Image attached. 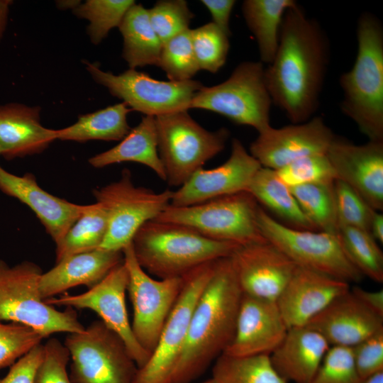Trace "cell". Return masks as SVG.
Returning <instances> with one entry per match:
<instances>
[{
    "instance_id": "obj_49",
    "label": "cell",
    "mask_w": 383,
    "mask_h": 383,
    "mask_svg": "<svg viewBox=\"0 0 383 383\" xmlns=\"http://www.w3.org/2000/svg\"><path fill=\"white\" fill-rule=\"evenodd\" d=\"M369 231L376 241L383 243V214L379 211L373 212Z\"/></svg>"
},
{
    "instance_id": "obj_23",
    "label": "cell",
    "mask_w": 383,
    "mask_h": 383,
    "mask_svg": "<svg viewBox=\"0 0 383 383\" xmlns=\"http://www.w3.org/2000/svg\"><path fill=\"white\" fill-rule=\"evenodd\" d=\"M0 190L28 206L55 244L62 240L85 207L47 192L38 185L32 174L18 176L1 165Z\"/></svg>"
},
{
    "instance_id": "obj_24",
    "label": "cell",
    "mask_w": 383,
    "mask_h": 383,
    "mask_svg": "<svg viewBox=\"0 0 383 383\" xmlns=\"http://www.w3.org/2000/svg\"><path fill=\"white\" fill-rule=\"evenodd\" d=\"M123 262L122 251L100 248L70 255L41 274L40 295L45 300L76 286L85 285L90 289Z\"/></svg>"
},
{
    "instance_id": "obj_48",
    "label": "cell",
    "mask_w": 383,
    "mask_h": 383,
    "mask_svg": "<svg viewBox=\"0 0 383 383\" xmlns=\"http://www.w3.org/2000/svg\"><path fill=\"white\" fill-rule=\"evenodd\" d=\"M353 294L369 309L383 317V290L368 291L355 286L350 288Z\"/></svg>"
},
{
    "instance_id": "obj_44",
    "label": "cell",
    "mask_w": 383,
    "mask_h": 383,
    "mask_svg": "<svg viewBox=\"0 0 383 383\" xmlns=\"http://www.w3.org/2000/svg\"><path fill=\"white\" fill-rule=\"evenodd\" d=\"M44 357L35 375V383H72L67 371L70 360L67 348L52 338L44 344Z\"/></svg>"
},
{
    "instance_id": "obj_41",
    "label": "cell",
    "mask_w": 383,
    "mask_h": 383,
    "mask_svg": "<svg viewBox=\"0 0 383 383\" xmlns=\"http://www.w3.org/2000/svg\"><path fill=\"white\" fill-rule=\"evenodd\" d=\"M333 187L339 228L349 226L370 233V221L375 210L345 182L335 179Z\"/></svg>"
},
{
    "instance_id": "obj_14",
    "label": "cell",
    "mask_w": 383,
    "mask_h": 383,
    "mask_svg": "<svg viewBox=\"0 0 383 383\" xmlns=\"http://www.w3.org/2000/svg\"><path fill=\"white\" fill-rule=\"evenodd\" d=\"M214 261L184 275L179 296L147 362L138 368L133 383H171L181 356L194 307L209 282Z\"/></svg>"
},
{
    "instance_id": "obj_4",
    "label": "cell",
    "mask_w": 383,
    "mask_h": 383,
    "mask_svg": "<svg viewBox=\"0 0 383 383\" xmlns=\"http://www.w3.org/2000/svg\"><path fill=\"white\" fill-rule=\"evenodd\" d=\"M137 262L159 279L182 277L209 262L231 257L240 245L204 237L182 224L151 220L133 238Z\"/></svg>"
},
{
    "instance_id": "obj_19",
    "label": "cell",
    "mask_w": 383,
    "mask_h": 383,
    "mask_svg": "<svg viewBox=\"0 0 383 383\" xmlns=\"http://www.w3.org/2000/svg\"><path fill=\"white\" fill-rule=\"evenodd\" d=\"M326 155L336 179L353 188L373 209H383V142L356 145L334 137Z\"/></svg>"
},
{
    "instance_id": "obj_7",
    "label": "cell",
    "mask_w": 383,
    "mask_h": 383,
    "mask_svg": "<svg viewBox=\"0 0 383 383\" xmlns=\"http://www.w3.org/2000/svg\"><path fill=\"white\" fill-rule=\"evenodd\" d=\"M258 206L244 191L192 206L170 204L154 220L187 226L209 239L243 246L267 241L256 221Z\"/></svg>"
},
{
    "instance_id": "obj_9",
    "label": "cell",
    "mask_w": 383,
    "mask_h": 383,
    "mask_svg": "<svg viewBox=\"0 0 383 383\" xmlns=\"http://www.w3.org/2000/svg\"><path fill=\"white\" fill-rule=\"evenodd\" d=\"M65 346L72 383H133L138 367L125 343L101 320L82 332L68 333Z\"/></svg>"
},
{
    "instance_id": "obj_47",
    "label": "cell",
    "mask_w": 383,
    "mask_h": 383,
    "mask_svg": "<svg viewBox=\"0 0 383 383\" xmlns=\"http://www.w3.org/2000/svg\"><path fill=\"white\" fill-rule=\"evenodd\" d=\"M201 2L210 12L213 20L212 23L230 38L231 35L229 28L230 16L236 1L201 0Z\"/></svg>"
},
{
    "instance_id": "obj_5",
    "label": "cell",
    "mask_w": 383,
    "mask_h": 383,
    "mask_svg": "<svg viewBox=\"0 0 383 383\" xmlns=\"http://www.w3.org/2000/svg\"><path fill=\"white\" fill-rule=\"evenodd\" d=\"M41 269L30 261L11 267L0 260V321L28 326L43 338L55 333H80L84 326L71 307L61 311L40 295Z\"/></svg>"
},
{
    "instance_id": "obj_1",
    "label": "cell",
    "mask_w": 383,
    "mask_h": 383,
    "mask_svg": "<svg viewBox=\"0 0 383 383\" xmlns=\"http://www.w3.org/2000/svg\"><path fill=\"white\" fill-rule=\"evenodd\" d=\"M328 62V40L318 21L298 4L289 8L265 81L272 104L292 123L306 122L316 111Z\"/></svg>"
},
{
    "instance_id": "obj_26",
    "label": "cell",
    "mask_w": 383,
    "mask_h": 383,
    "mask_svg": "<svg viewBox=\"0 0 383 383\" xmlns=\"http://www.w3.org/2000/svg\"><path fill=\"white\" fill-rule=\"evenodd\" d=\"M331 345L307 326L289 328L281 344L271 353V363L287 382L310 383Z\"/></svg>"
},
{
    "instance_id": "obj_11",
    "label": "cell",
    "mask_w": 383,
    "mask_h": 383,
    "mask_svg": "<svg viewBox=\"0 0 383 383\" xmlns=\"http://www.w3.org/2000/svg\"><path fill=\"white\" fill-rule=\"evenodd\" d=\"M173 191L155 192L135 186L129 170L121 178L93 191L96 202L105 209L108 218L106 236L100 249L122 251L138 229L155 219L170 204Z\"/></svg>"
},
{
    "instance_id": "obj_42",
    "label": "cell",
    "mask_w": 383,
    "mask_h": 383,
    "mask_svg": "<svg viewBox=\"0 0 383 383\" xmlns=\"http://www.w3.org/2000/svg\"><path fill=\"white\" fill-rule=\"evenodd\" d=\"M43 338L32 328L17 323L0 322V369L12 365Z\"/></svg>"
},
{
    "instance_id": "obj_17",
    "label": "cell",
    "mask_w": 383,
    "mask_h": 383,
    "mask_svg": "<svg viewBox=\"0 0 383 383\" xmlns=\"http://www.w3.org/2000/svg\"><path fill=\"white\" fill-rule=\"evenodd\" d=\"M261 167L241 141L233 138L228 159L216 167L209 170L202 167L197 170L184 184L173 191L170 205L192 206L247 191Z\"/></svg>"
},
{
    "instance_id": "obj_51",
    "label": "cell",
    "mask_w": 383,
    "mask_h": 383,
    "mask_svg": "<svg viewBox=\"0 0 383 383\" xmlns=\"http://www.w3.org/2000/svg\"><path fill=\"white\" fill-rule=\"evenodd\" d=\"M80 1H57V6L60 9H75L79 4Z\"/></svg>"
},
{
    "instance_id": "obj_35",
    "label": "cell",
    "mask_w": 383,
    "mask_h": 383,
    "mask_svg": "<svg viewBox=\"0 0 383 383\" xmlns=\"http://www.w3.org/2000/svg\"><path fill=\"white\" fill-rule=\"evenodd\" d=\"M338 237L347 257L362 276L382 283L383 252L371 234L357 228L342 226Z\"/></svg>"
},
{
    "instance_id": "obj_31",
    "label": "cell",
    "mask_w": 383,
    "mask_h": 383,
    "mask_svg": "<svg viewBox=\"0 0 383 383\" xmlns=\"http://www.w3.org/2000/svg\"><path fill=\"white\" fill-rule=\"evenodd\" d=\"M132 111L124 102L79 116L72 125L56 130L57 140L86 142L121 140L131 130L127 115Z\"/></svg>"
},
{
    "instance_id": "obj_6",
    "label": "cell",
    "mask_w": 383,
    "mask_h": 383,
    "mask_svg": "<svg viewBox=\"0 0 383 383\" xmlns=\"http://www.w3.org/2000/svg\"><path fill=\"white\" fill-rule=\"evenodd\" d=\"M157 150L170 187H181L210 159L221 152L230 136L221 128L209 131L188 110L155 116Z\"/></svg>"
},
{
    "instance_id": "obj_53",
    "label": "cell",
    "mask_w": 383,
    "mask_h": 383,
    "mask_svg": "<svg viewBox=\"0 0 383 383\" xmlns=\"http://www.w3.org/2000/svg\"><path fill=\"white\" fill-rule=\"evenodd\" d=\"M202 383H214V382H213V379L211 378V379H208V380H206V381H205V382H204Z\"/></svg>"
},
{
    "instance_id": "obj_37",
    "label": "cell",
    "mask_w": 383,
    "mask_h": 383,
    "mask_svg": "<svg viewBox=\"0 0 383 383\" xmlns=\"http://www.w3.org/2000/svg\"><path fill=\"white\" fill-rule=\"evenodd\" d=\"M158 67L172 82L192 80L200 70L192 47L190 28L162 43Z\"/></svg>"
},
{
    "instance_id": "obj_39",
    "label": "cell",
    "mask_w": 383,
    "mask_h": 383,
    "mask_svg": "<svg viewBox=\"0 0 383 383\" xmlns=\"http://www.w3.org/2000/svg\"><path fill=\"white\" fill-rule=\"evenodd\" d=\"M148 11L151 26L162 43L189 29L194 17L184 0H160Z\"/></svg>"
},
{
    "instance_id": "obj_54",
    "label": "cell",
    "mask_w": 383,
    "mask_h": 383,
    "mask_svg": "<svg viewBox=\"0 0 383 383\" xmlns=\"http://www.w3.org/2000/svg\"><path fill=\"white\" fill-rule=\"evenodd\" d=\"M0 155H1V150H0Z\"/></svg>"
},
{
    "instance_id": "obj_40",
    "label": "cell",
    "mask_w": 383,
    "mask_h": 383,
    "mask_svg": "<svg viewBox=\"0 0 383 383\" xmlns=\"http://www.w3.org/2000/svg\"><path fill=\"white\" fill-rule=\"evenodd\" d=\"M275 171L279 178L289 187L309 183L331 182L336 179L326 153L300 158Z\"/></svg>"
},
{
    "instance_id": "obj_36",
    "label": "cell",
    "mask_w": 383,
    "mask_h": 383,
    "mask_svg": "<svg viewBox=\"0 0 383 383\" xmlns=\"http://www.w3.org/2000/svg\"><path fill=\"white\" fill-rule=\"evenodd\" d=\"M135 3L133 0H87L72 11L77 17L89 21L87 33L91 42L97 45L112 28L119 26Z\"/></svg>"
},
{
    "instance_id": "obj_15",
    "label": "cell",
    "mask_w": 383,
    "mask_h": 383,
    "mask_svg": "<svg viewBox=\"0 0 383 383\" xmlns=\"http://www.w3.org/2000/svg\"><path fill=\"white\" fill-rule=\"evenodd\" d=\"M128 283V270L123 262L87 292L50 298L45 302L53 306L87 309L96 313L101 320L122 338L138 368H140L151 354L138 343L128 320L126 305Z\"/></svg>"
},
{
    "instance_id": "obj_2",
    "label": "cell",
    "mask_w": 383,
    "mask_h": 383,
    "mask_svg": "<svg viewBox=\"0 0 383 383\" xmlns=\"http://www.w3.org/2000/svg\"><path fill=\"white\" fill-rule=\"evenodd\" d=\"M231 257L216 260L192 313L171 383H191L226 350L234 336L243 296Z\"/></svg>"
},
{
    "instance_id": "obj_34",
    "label": "cell",
    "mask_w": 383,
    "mask_h": 383,
    "mask_svg": "<svg viewBox=\"0 0 383 383\" xmlns=\"http://www.w3.org/2000/svg\"><path fill=\"white\" fill-rule=\"evenodd\" d=\"M334 182L309 183L289 188L301 211L317 231L338 235Z\"/></svg>"
},
{
    "instance_id": "obj_52",
    "label": "cell",
    "mask_w": 383,
    "mask_h": 383,
    "mask_svg": "<svg viewBox=\"0 0 383 383\" xmlns=\"http://www.w3.org/2000/svg\"><path fill=\"white\" fill-rule=\"evenodd\" d=\"M363 383H383V372L370 377L365 380Z\"/></svg>"
},
{
    "instance_id": "obj_32",
    "label": "cell",
    "mask_w": 383,
    "mask_h": 383,
    "mask_svg": "<svg viewBox=\"0 0 383 383\" xmlns=\"http://www.w3.org/2000/svg\"><path fill=\"white\" fill-rule=\"evenodd\" d=\"M108 228L107 214L99 202L85 205L80 216L56 245V262L77 253L100 248Z\"/></svg>"
},
{
    "instance_id": "obj_33",
    "label": "cell",
    "mask_w": 383,
    "mask_h": 383,
    "mask_svg": "<svg viewBox=\"0 0 383 383\" xmlns=\"http://www.w3.org/2000/svg\"><path fill=\"white\" fill-rule=\"evenodd\" d=\"M211 379L214 383H288L265 355L233 357L222 353L215 360Z\"/></svg>"
},
{
    "instance_id": "obj_10",
    "label": "cell",
    "mask_w": 383,
    "mask_h": 383,
    "mask_svg": "<svg viewBox=\"0 0 383 383\" xmlns=\"http://www.w3.org/2000/svg\"><path fill=\"white\" fill-rule=\"evenodd\" d=\"M256 221L266 240L282 250L297 266L348 283L359 282L362 279V274L345 253L338 235L291 228L273 218L260 206Z\"/></svg>"
},
{
    "instance_id": "obj_28",
    "label": "cell",
    "mask_w": 383,
    "mask_h": 383,
    "mask_svg": "<svg viewBox=\"0 0 383 383\" xmlns=\"http://www.w3.org/2000/svg\"><path fill=\"white\" fill-rule=\"evenodd\" d=\"M118 28L123 37L122 57L129 69L158 67L162 43L151 26L147 9L135 3Z\"/></svg>"
},
{
    "instance_id": "obj_12",
    "label": "cell",
    "mask_w": 383,
    "mask_h": 383,
    "mask_svg": "<svg viewBox=\"0 0 383 383\" xmlns=\"http://www.w3.org/2000/svg\"><path fill=\"white\" fill-rule=\"evenodd\" d=\"M94 80L110 94L123 100L132 111L157 116L188 110L195 94L204 87L196 80L172 82L157 80L148 74L129 69L114 74L96 64L86 62Z\"/></svg>"
},
{
    "instance_id": "obj_3",
    "label": "cell",
    "mask_w": 383,
    "mask_h": 383,
    "mask_svg": "<svg viewBox=\"0 0 383 383\" xmlns=\"http://www.w3.org/2000/svg\"><path fill=\"white\" fill-rule=\"evenodd\" d=\"M357 40L354 65L339 79L340 109L369 140L383 142V28L376 16H359Z\"/></svg>"
},
{
    "instance_id": "obj_13",
    "label": "cell",
    "mask_w": 383,
    "mask_h": 383,
    "mask_svg": "<svg viewBox=\"0 0 383 383\" xmlns=\"http://www.w3.org/2000/svg\"><path fill=\"white\" fill-rule=\"evenodd\" d=\"M122 252L133 309L132 331L138 343L151 354L179 296L184 277L154 279L137 262L131 243Z\"/></svg>"
},
{
    "instance_id": "obj_38",
    "label": "cell",
    "mask_w": 383,
    "mask_h": 383,
    "mask_svg": "<svg viewBox=\"0 0 383 383\" xmlns=\"http://www.w3.org/2000/svg\"><path fill=\"white\" fill-rule=\"evenodd\" d=\"M191 40L200 70L216 73L224 65L230 48L229 37L213 23L191 29Z\"/></svg>"
},
{
    "instance_id": "obj_30",
    "label": "cell",
    "mask_w": 383,
    "mask_h": 383,
    "mask_svg": "<svg viewBox=\"0 0 383 383\" xmlns=\"http://www.w3.org/2000/svg\"><path fill=\"white\" fill-rule=\"evenodd\" d=\"M294 0H245L242 12L245 23L256 39L260 62L270 65L277 52L281 26L286 11Z\"/></svg>"
},
{
    "instance_id": "obj_27",
    "label": "cell",
    "mask_w": 383,
    "mask_h": 383,
    "mask_svg": "<svg viewBox=\"0 0 383 383\" xmlns=\"http://www.w3.org/2000/svg\"><path fill=\"white\" fill-rule=\"evenodd\" d=\"M124 162L142 164L152 170L163 181L166 175L157 150L155 116H145L113 148L89 159L95 168Z\"/></svg>"
},
{
    "instance_id": "obj_8",
    "label": "cell",
    "mask_w": 383,
    "mask_h": 383,
    "mask_svg": "<svg viewBox=\"0 0 383 383\" xmlns=\"http://www.w3.org/2000/svg\"><path fill=\"white\" fill-rule=\"evenodd\" d=\"M272 104L262 63L244 61L226 81L201 88L193 97L190 109L213 111L260 133L271 126Z\"/></svg>"
},
{
    "instance_id": "obj_20",
    "label": "cell",
    "mask_w": 383,
    "mask_h": 383,
    "mask_svg": "<svg viewBox=\"0 0 383 383\" xmlns=\"http://www.w3.org/2000/svg\"><path fill=\"white\" fill-rule=\"evenodd\" d=\"M287 331L276 301L243 294L234 336L223 353L233 357L270 355Z\"/></svg>"
},
{
    "instance_id": "obj_16",
    "label": "cell",
    "mask_w": 383,
    "mask_h": 383,
    "mask_svg": "<svg viewBox=\"0 0 383 383\" xmlns=\"http://www.w3.org/2000/svg\"><path fill=\"white\" fill-rule=\"evenodd\" d=\"M335 135L323 118L282 128L269 127L250 144V155L263 167L277 170L300 158L326 153Z\"/></svg>"
},
{
    "instance_id": "obj_21",
    "label": "cell",
    "mask_w": 383,
    "mask_h": 383,
    "mask_svg": "<svg viewBox=\"0 0 383 383\" xmlns=\"http://www.w3.org/2000/svg\"><path fill=\"white\" fill-rule=\"evenodd\" d=\"M350 289V283L345 281L297 266L276 304L288 329L305 326Z\"/></svg>"
},
{
    "instance_id": "obj_46",
    "label": "cell",
    "mask_w": 383,
    "mask_h": 383,
    "mask_svg": "<svg viewBox=\"0 0 383 383\" xmlns=\"http://www.w3.org/2000/svg\"><path fill=\"white\" fill-rule=\"evenodd\" d=\"M44 353V345H35L12 365L8 374L0 379V383H35Z\"/></svg>"
},
{
    "instance_id": "obj_22",
    "label": "cell",
    "mask_w": 383,
    "mask_h": 383,
    "mask_svg": "<svg viewBox=\"0 0 383 383\" xmlns=\"http://www.w3.org/2000/svg\"><path fill=\"white\" fill-rule=\"evenodd\" d=\"M318 332L331 346L352 348L383 330V317L365 306L351 292L338 296L305 326Z\"/></svg>"
},
{
    "instance_id": "obj_43",
    "label": "cell",
    "mask_w": 383,
    "mask_h": 383,
    "mask_svg": "<svg viewBox=\"0 0 383 383\" xmlns=\"http://www.w3.org/2000/svg\"><path fill=\"white\" fill-rule=\"evenodd\" d=\"M310 383H363L355 367L352 348L331 346Z\"/></svg>"
},
{
    "instance_id": "obj_25",
    "label": "cell",
    "mask_w": 383,
    "mask_h": 383,
    "mask_svg": "<svg viewBox=\"0 0 383 383\" xmlns=\"http://www.w3.org/2000/svg\"><path fill=\"white\" fill-rule=\"evenodd\" d=\"M40 109L18 103L0 105V150L6 160L39 153L57 140L56 130L44 127Z\"/></svg>"
},
{
    "instance_id": "obj_45",
    "label": "cell",
    "mask_w": 383,
    "mask_h": 383,
    "mask_svg": "<svg viewBox=\"0 0 383 383\" xmlns=\"http://www.w3.org/2000/svg\"><path fill=\"white\" fill-rule=\"evenodd\" d=\"M351 348L356 370L363 382L383 372V330Z\"/></svg>"
},
{
    "instance_id": "obj_29",
    "label": "cell",
    "mask_w": 383,
    "mask_h": 383,
    "mask_svg": "<svg viewBox=\"0 0 383 383\" xmlns=\"http://www.w3.org/2000/svg\"><path fill=\"white\" fill-rule=\"evenodd\" d=\"M284 224L299 230L317 231L299 207L290 188L277 176L275 170L261 167L247 190Z\"/></svg>"
},
{
    "instance_id": "obj_50",
    "label": "cell",
    "mask_w": 383,
    "mask_h": 383,
    "mask_svg": "<svg viewBox=\"0 0 383 383\" xmlns=\"http://www.w3.org/2000/svg\"><path fill=\"white\" fill-rule=\"evenodd\" d=\"M13 1L11 0H0V42L6 31L11 6Z\"/></svg>"
},
{
    "instance_id": "obj_18",
    "label": "cell",
    "mask_w": 383,
    "mask_h": 383,
    "mask_svg": "<svg viewBox=\"0 0 383 383\" xmlns=\"http://www.w3.org/2000/svg\"><path fill=\"white\" fill-rule=\"evenodd\" d=\"M231 259L244 294L274 301L297 267L268 241L239 246Z\"/></svg>"
}]
</instances>
